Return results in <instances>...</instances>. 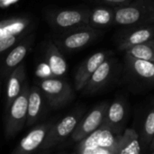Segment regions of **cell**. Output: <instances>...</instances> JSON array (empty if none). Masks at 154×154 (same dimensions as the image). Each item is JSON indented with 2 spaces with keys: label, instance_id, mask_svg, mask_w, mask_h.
<instances>
[{
  "label": "cell",
  "instance_id": "obj_4",
  "mask_svg": "<svg viewBox=\"0 0 154 154\" xmlns=\"http://www.w3.org/2000/svg\"><path fill=\"white\" fill-rule=\"evenodd\" d=\"M39 87L48 105L52 108L63 107L75 97V93L71 86L60 78H45L39 82Z\"/></svg>",
  "mask_w": 154,
  "mask_h": 154
},
{
  "label": "cell",
  "instance_id": "obj_13",
  "mask_svg": "<svg viewBox=\"0 0 154 154\" xmlns=\"http://www.w3.org/2000/svg\"><path fill=\"white\" fill-rule=\"evenodd\" d=\"M126 114V105L122 98H116L108 106L102 127H105L115 134H121Z\"/></svg>",
  "mask_w": 154,
  "mask_h": 154
},
{
  "label": "cell",
  "instance_id": "obj_3",
  "mask_svg": "<svg viewBox=\"0 0 154 154\" xmlns=\"http://www.w3.org/2000/svg\"><path fill=\"white\" fill-rule=\"evenodd\" d=\"M100 34V29L85 24L62 32L54 42L60 50L67 52H73L87 47L88 44L97 40Z\"/></svg>",
  "mask_w": 154,
  "mask_h": 154
},
{
  "label": "cell",
  "instance_id": "obj_17",
  "mask_svg": "<svg viewBox=\"0 0 154 154\" xmlns=\"http://www.w3.org/2000/svg\"><path fill=\"white\" fill-rule=\"evenodd\" d=\"M115 7L110 5H100L89 9L88 25L103 29L115 24Z\"/></svg>",
  "mask_w": 154,
  "mask_h": 154
},
{
  "label": "cell",
  "instance_id": "obj_7",
  "mask_svg": "<svg viewBox=\"0 0 154 154\" xmlns=\"http://www.w3.org/2000/svg\"><path fill=\"white\" fill-rule=\"evenodd\" d=\"M109 104L101 103L95 106L85 117L81 118L74 132L71 134V140L75 143L81 141L87 135L101 127Z\"/></svg>",
  "mask_w": 154,
  "mask_h": 154
},
{
  "label": "cell",
  "instance_id": "obj_12",
  "mask_svg": "<svg viewBox=\"0 0 154 154\" xmlns=\"http://www.w3.org/2000/svg\"><path fill=\"white\" fill-rule=\"evenodd\" d=\"M115 69V60L110 57L104 60L94 74L89 79L87 85L84 87L83 94L84 95H93L104 88L111 80L114 75Z\"/></svg>",
  "mask_w": 154,
  "mask_h": 154
},
{
  "label": "cell",
  "instance_id": "obj_5",
  "mask_svg": "<svg viewBox=\"0 0 154 154\" xmlns=\"http://www.w3.org/2000/svg\"><path fill=\"white\" fill-rule=\"evenodd\" d=\"M83 115L82 110H76L66 116H64L60 121L53 124L49 130L47 136L40 147V152L50 151L51 149L56 147L58 144L65 141L71 134L74 132L79 122L80 121Z\"/></svg>",
  "mask_w": 154,
  "mask_h": 154
},
{
  "label": "cell",
  "instance_id": "obj_19",
  "mask_svg": "<svg viewBox=\"0 0 154 154\" xmlns=\"http://www.w3.org/2000/svg\"><path fill=\"white\" fill-rule=\"evenodd\" d=\"M43 94L39 86H32L29 91L28 97V112L26 125L31 126L34 125L41 117L43 111Z\"/></svg>",
  "mask_w": 154,
  "mask_h": 154
},
{
  "label": "cell",
  "instance_id": "obj_20",
  "mask_svg": "<svg viewBox=\"0 0 154 154\" xmlns=\"http://www.w3.org/2000/svg\"><path fill=\"white\" fill-rule=\"evenodd\" d=\"M31 24L32 21L28 17H13L0 21V37L22 35Z\"/></svg>",
  "mask_w": 154,
  "mask_h": 154
},
{
  "label": "cell",
  "instance_id": "obj_18",
  "mask_svg": "<svg viewBox=\"0 0 154 154\" xmlns=\"http://www.w3.org/2000/svg\"><path fill=\"white\" fill-rule=\"evenodd\" d=\"M141 152L140 134L134 129H126L119 134L116 154H139Z\"/></svg>",
  "mask_w": 154,
  "mask_h": 154
},
{
  "label": "cell",
  "instance_id": "obj_9",
  "mask_svg": "<svg viewBox=\"0 0 154 154\" xmlns=\"http://www.w3.org/2000/svg\"><path fill=\"white\" fill-rule=\"evenodd\" d=\"M112 55L111 51H97L87 58L78 68L74 77V85L77 91H80L88 82L91 76L99 67V65Z\"/></svg>",
  "mask_w": 154,
  "mask_h": 154
},
{
  "label": "cell",
  "instance_id": "obj_23",
  "mask_svg": "<svg viewBox=\"0 0 154 154\" xmlns=\"http://www.w3.org/2000/svg\"><path fill=\"white\" fill-rule=\"evenodd\" d=\"M125 52L138 59L154 61V39L135 45L128 49Z\"/></svg>",
  "mask_w": 154,
  "mask_h": 154
},
{
  "label": "cell",
  "instance_id": "obj_2",
  "mask_svg": "<svg viewBox=\"0 0 154 154\" xmlns=\"http://www.w3.org/2000/svg\"><path fill=\"white\" fill-rule=\"evenodd\" d=\"M29 91V84L28 81L25 80L22 92L6 109L5 122V134L6 138L16 135L26 124Z\"/></svg>",
  "mask_w": 154,
  "mask_h": 154
},
{
  "label": "cell",
  "instance_id": "obj_22",
  "mask_svg": "<svg viewBox=\"0 0 154 154\" xmlns=\"http://www.w3.org/2000/svg\"><path fill=\"white\" fill-rule=\"evenodd\" d=\"M101 134V127L87 135L81 141L78 142L75 148V152L79 154H91L92 151L99 146V137Z\"/></svg>",
  "mask_w": 154,
  "mask_h": 154
},
{
  "label": "cell",
  "instance_id": "obj_21",
  "mask_svg": "<svg viewBox=\"0 0 154 154\" xmlns=\"http://www.w3.org/2000/svg\"><path fill=\"white\" fill-rule=\"evenodd\" d=\"M154 137V106L147 114L140 134L142 152H146Z\"/></svg>",
  "mask_w": 154,
  "mask_h": 154
},
{
  "label": "cell",
  "instance_id": "obj_27",
  "mask_svg": "<svg viewBox=\"0 0 154 154\" xmlns=\"http://www.w3.org/2000/svg\"><path fill=\"white\" fill-rule=\"evenodd\" d=\"M152 151H154V137L152 141V143H151V144H150V146H149V152H152Z\"/></svg>",
  "mask_w": 154,
  "mask_h": 154
},
{
  "label": "cell",
  "instance_id": "obj_8",
  "mask_svg": "<svg viewBox=\"0 0 154 154\" xmlns=\"http://www.w3.org/2000/svg\"><path fill=\"white\" fill-rule=\"evenodd\" d=\"M128 29L119 32L116 41L117 49L126 51L128 49L154 39V24L128 26Z\"/></svg>",
  "mask_w": 154,
  "mask_h": 154
},
{
  "label": "cell",
  "instance_id": "obj_14",
  "mask_svg": "<svg viewBox=\"0 0 154 154\" xmlns=\"http://www.w3.org/2000/svg\"><path fill=\"white\" fill-rule=\"evenodd\" d=\"M33 34H30L27 38H25L22 42L17 44L14 49L10 51L4 60L3 64V75L5 76L10 73L14 68L22 63L25 56L27 55L33 41Z\"/></svg>",
  "mask_w": 154,
  "mask_h": 154
},
{
  "label": "cell",
  "instance_id": "obj_6",
  "mask_svg": "<svg viewBox=\"0 0 154 154\" xmlns=\"http://www.w3.org/2000/svg\"><path fill=\"white\" fill-rule=\"evenodd\" d=\"M89 9L72 8L51 11L47 14L49 23L55 29L62 32L88 24Z\"/></svg>",
  "mask_w": 154,
  "mask_h": 154
},
{
  "label": "cell",
  "instance_id": "obj_15",
  "mask_svg": "<svg viewBox=\"0 0 154 154\" xmlns=\"http://www.w3.org/2000/svg\"><path fill=\"white\" fill-rule=\"evenodd\" d=\"M45 60L52 77L60 78L65 75L68 69V65L60 48L54 42H48L45 49Z\"/></svg>",
  "mask_w": 154,
  "mask_h": 154
},
{
  "label": "cell",
  "instance_id": "obj_10",
  "mask_svg": "<svg viewBox=\"0 0 154 154\" xmlns=\"http://www.w3.org/2000/svg\"><path fill=\"white\" fill-rule=\"evenodd\" d=\"M54 123L49 121L32 128L17 144L13 151L14 154H26L33 152L40 149L43 143L49 130Z\"/></svg>",
  "mask_w": 154,
  "mask_h": 154
},
{
  "label": "cell",
  "instance_id": "obj_24",
  "mask_svg": "<svg viewBox=\"0 0 154 154\" xmlns=\"http://www.w3.org/2000/svg\"><path fill=\"white\" fill-rule=\"evenodd\" d=\"M120 134H115L112 131L101 126V134L99 137V146L108 149L111 153L116 154V144Z\"/></svg>",
  "mask_w": 154,
  "mask_h": 154
},
{
  "label": "cell",
  "instance_id": "obj_26",
  "mask_svg": "<svg viewBox=\"0 0 154 154\" xmlns=\"http://www.w3.org/2000/svg\"><path fill=\"white\" fill-rule=\"evenodd\" d=\"M101 4H104L106 5H112V6H121L124 5L128 4L129 2L133 1V0H96Z\"/></svg>",
  "mask_w": 154,
  "mask_h": 154
},
{
  "label": "cell",
  "instance_id": "obj_16",
  "mask_svg": "<svg viewBox=\"0 0 154 154\" xmlns=\"http://www.w3.org/2000/svg\"><path fill=\"white\" fill-rule=\"evenodd\" d=\"M25 69L23 64L18 65L8 75L6 97H5V109L9 107L12 102L22 92L25 83Z\"/></svg>",
  "mask_w": 154,
  "mask_h": 154
},
{
  "label": "cell",
  "instance_id": "obj_28",
  "mask_svg": "<svg viewBox=\"0 0 154 154\" xmlns=\"http://www.w3.org/2000/svg\"><path fill=\"white\" fill-rule=\"evenodd\" d=\"M151 153H152V154H154V151H152V152H151Z\"/></svg>",
  "mask_w": 154,
  "mask_h": 154
},
{
  "label": "cell",
  "instance_id": "obj_25",
  "mask_svg": "<svg viewBox=\"0 0 154 154\" xmlns=\"http://www.w3.org/2000/svg\"><path fill=\"white\" fill-rule=\"evenodd\" d=\"M21 38V35H12L0 37V53L5 52L6 50L13 47Z\"/></svg>",
  "mask_w": 154,
  "mask_h": 154
},
{
  "label": "cell",
  "instance_id": "obj_11",
  "mask_svg": "<svg viewBox=\"0 0 154 154\" xmlns=\"http://www.w3.org/2000/svg\"><path fill=\"white\" fill-rule=\"evenodd\" d=\"M125 63L131 78L145 84L154 85V61L138 59L125 52Z\"/></svg>",
  "mask_w": 154,
  "mask_h": 154
},
{
  "label": "cell",
  "instance_id": "obj_1",
  "mask_svg": "<svg viewBox=\"0 0 154 154\" xmlns=\"http://www.w3.org/2000/svg\"><path fill=\"white\" fill-rule=\"evenodd\" d=\"M115 24L121 26L154 24V0H133L115 7Z\"/></svg>",
  "mask_w": 154,
  "mask_h": 154
}]
</instances>
